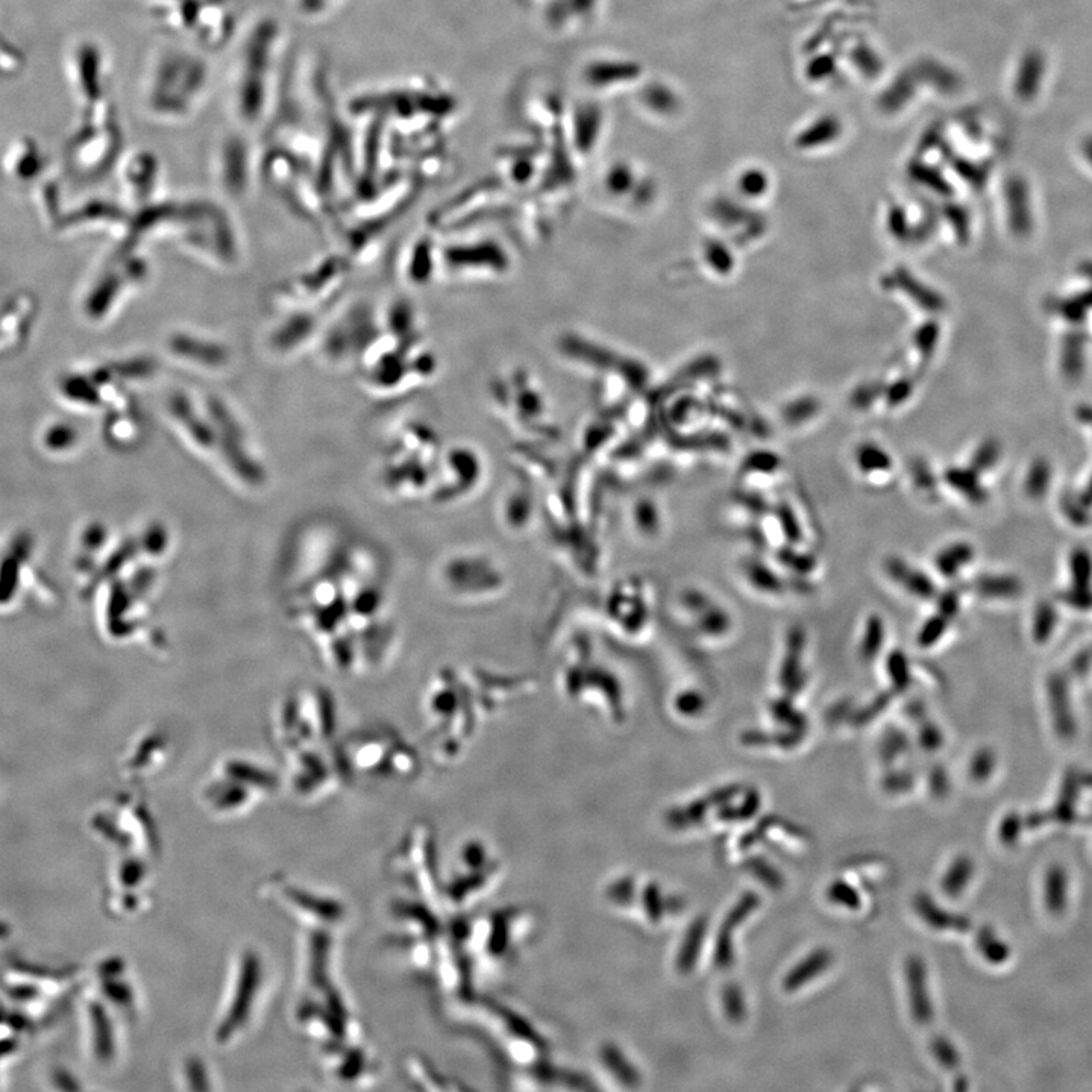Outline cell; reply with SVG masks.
I'll return each mask as SVG.
<instances>
[{"mask_svg":"<svg viewBox=\"0 0 1092 1092\" xmlns=\"http://www.w3.org/2000/svg\"><path fill=\"white\" fill-rule=\"evenodd\" d=\"M1071 575L1077 589H1089L1091 586L1092 560L1085 550L1074 551L1071 556Z\"/></svg>","mask_w":1092,"mask_h":1092,"instance_id":"19","label":"cell"},{"mask_svg":"<svg viewBox=\"0 0 1092 1092\" xmlns=\"http://www.w3.org/2000/svg\"><path fill=\"white\" fill-rule=\"evenodd\" d=\"M883 637H885V633H883V622L880 621V618L874 616V618H871L870 622H868L867 631H865V637H863L862 647H860V654H862L865 659H873V657H876V654L879 653L880 648H882Z\"/></svg>","mask_w":1092,"mask_h":1092,"instance_id":"20","label":"cell"},{"mask_svg":"<svg viewBox=\"0 0 1092 1092\" xmlns=\"http://www.w3.org/2000/svg\"><path fill=\"white\" fill-rule=\"evenodd\" d=\"M992 769H994V754H992V751L983 750L979 751V754H976V757H974L973 763H971L970 774L973 776L974 780L983 782V780L988 779Z\"/></svg>","mask_w":1092,"mask_h":1092,"instance_id":"28","label":"cell"},{"mask_svg":"<svg viewBox=\"0 0 1092 1092\" xmlns=\"http://www.w3.org/2000/svg\"><path fill=\"white\" fill-rule=\"evenodd\" d=\"M1050 707L1053 718L1061 735L1070 736L1074 732L1073 710H1071L1070 695L1061 678H1053L1050 683Z\"/></svg>","mask_w":1092,"mask_h":1092,"instance_id":"10","label":"cell"},{"mask_svg":"<svg viewBox=\"0 0 1092 1092\" xmlns=\"http://www.w3.org/2000/svg\"><path fill=\"white\" fill-rule=\"evenodd\" d=\"M827 898L832 903L838 904V906L847 907V909H859L860 897L857 894L856 889L853 886L848 885L844 880H836L827 889Z\"/></svg>","mask_w":1092,"mask_h":1092,"instance_id":"21","label":"cell"},{"mask_svg":"<svg viewBox=\"0 0 1092 1092\" xmlns=\"http://www.w3.org/2000/svg\"><path fill=\"white\" fill-rule=\"evenodd\" d=\"M942 733L939 732V728L936 725H926L920 733L921 747L926 750L933 751L938 750L942 745Z\"/></svg>","mask_w":1092,"mask_h":1092,"instance_id":"30","label":"cell"},{"mask_svg":"<svg viewBox=\"0 0 1092 1092\" xmlns=\"http://www.w3.org/2000/svg\"><path fill=\"white\" fill-rule=\"evenodd\" d=\"M907 994H909L910 1012L920 1026H929L935 1017L932 998L929 991V974L926 962L912 954L904 962Z\"/></svg>","mask_w":1092,"mask_h":1092,"instance_id":"2","label":"cell"},{"mask_svg":"<svg viewBox=\"0 0 1092 1092\" xmlns=\"http://www.w3.org/2000/svg\"><path fill=\"white\" fill-rule=\"evenodd\" d=\"M914 906L917 914L932 929L965 932L970 927V921L967 918L962 917V915L951 914L948 910L942 909L929 894H924V892L915 897Z\"/></svg>","mask_w":1092,"mask_h":1092,"instance_id":"6","label":"cell"},{"mask_svg":"<svg viewBox=\"0 0 1092 1092\" xmlns=\"http://www.w3.org/2000/svg\"><path fill=\"white\" fill-rule=\"evenodd\" d=\"M889 675L898 689H904L910 683L909 666L906 657L901 653L891 654L889 657Z\"/></svg>","mask_w":1092,"mask_h":1092,"instance_id":"26","label":"cell"},{"mask_svg":"<svg viewBox=\"0 0 1092 1092\" xmlns=\"http://www.w3.org/2000/svg\"><path fill=\"white\" fill-rule=\"evenodd\" d=\"M906 744V738L901 733H892L882 742V748H880L882 753L880 754H882L886 762H891V760L897 759L903 753Z\"/></svg>","mask_w":1092,"mask_h":1092,"instance_id":"29","label":"cell"},{"mask_svg":"<svg viewBox=\"0 0 1092 1092\" xmlns=\"http://www.w3.org/2000/svg\"><path fill=\"white\" fill-rule=\"evenodd\" d=\"M977 592L986 598H1012L1020 594V584L1006 575H988L976 583Z\"/></svg>","mask_w":1092,"mask_h":1092,"instance_id":"13","label":"cell"},{"mask_svg":"<svg viewBox=\"0 0 1092 1092\" xmlns=\"http://www.w3.org/2000/svg\"><path fill=\"white\" fill-rule=\"evenodd\" d=\"M707 930H709V923L706 917H698L689 926L675 956V967L678 973L689 974L694 970L701 953V945L706 941Z\"/></svg>","mask_w":1092,"mask_h":1092,"instance_id":"7","label":"cell"},{"mask_svg":"<svg viewBox=\"0 0 1092 1092\" xmlns=\"http://www.w3.org/2000/svg\"><path fill=\"white\" fill-rule=\"evenodd\" d=\"M722 1008L725 1017L732 1023L739 1024L747 1018V1001L744 989L738 983H727L721 992Z\"/></svg>","mask_w":1092,"mask_h":1092,"instance_id":"14","label":"cell"},{"mask_svg":"<svg viewBox=\"0 0 1092 1092\" xmlns=\"http://www.w3.org/2000/svg\"><path fill=\"white\" fill-rule=\"evenodd\" d=\"M974 874V863L970 857L959 856L953 860L945 876L942 877V892L948 897H959L967 888Z\"/></svg>","mask_w":1092,"mask_h":1092,"instance_id":"11","label":"cell"},{"mask_svg":"<svg viewBox=\"0 0 1092 1092\" xmlns=\"http://www.w3.org/2000/svg\"><path fill=\"white\" fill-rule=\"evenodd\" d=\"M1055 625L1056 612L1055 609H1053V606H1050V604H1042V606H1039L1038 612H1036L1035 615V625H1033L1036 639H1038V641L1049 639Z\"/></svg>","mask_w":1092,"mask_h":1092,"instance_id":"23","label":"cell"},{"mask_svg":"<svg viewBox=\"0 0 1092 1092\" xmlns=\"http://www.w3.org/2000/svg\"><path fill=\"white\" fill-rule=\"evenodd\" d=\"M930 1049H932L936 1061H938L942 1067L948 1068V1070H953V1068L958 1067L959 1062H961L958 1052H956L953 1044H951L945 1036H935V1038L932 1039V1044H930Z\"/></svg>","mask_w":1092,"mask_h":1092,"instance_id":"22","label":"cell"},{"mask_svg":"<svg viewBox=\"0 0 1092 1092\" xmlns=\"http://www.w3.org/2000/svg\"><path fill=\"white\" fill-rule=\"evenodd\" d=\"M929 782L930 789H932L933 794L938 795V797H942V795L947 794L948 777L947 774H945L944 769H933L932 774H930L929 777Z\"/></svg>","mask_w":1092,"mask_h":1092,"instance_id":"31","label":"cell"},{"mask_svg":"<svg viewBox=\"0 0 1092 1092\" xmlns=\"http://www.w3.org/2000/svg\"><path fill=\"white\" fill-rule=\"evenodd\" d=\"M959 609V597L954 592H948L944 597L939 600V610L942 615L947 616L948 619L953 618Z\"/></svg>","mask_w":1092,"mask_h":1092,"instance_id":"32","label":"cell"},{"mask_svg":"<svg viewBox=\"0 0 1092 1092\" xmlns=\"http://www.w3.org/2000/svg\"><path fill=\"white\" fill-rule=\"evenodd\" d=\"M769 710H771L772 718L776 719L779 724L791 728L792 732L803 733L806 730V718H804L803 713L798 712L792 706L791 701L783 700V698L774 701Z\"/></svg>","mask_w":1092,"mask_h":1092,"instance_id":"17","label":"cell"},{"mask_svg":"<svg viewBox=\"0 0 1092 1092\" xmlns=\"http://www.w3.org/2000/svg\"><path fill=\"white\" fill-rule=\"evenodd\" d=\"M739 794H741V788L738 785L727 786V788L712 792L707 798H701V800H697L685 807H678L668 815L669 826L677 830L694 827L695 824L701 823L706 818L707 810L710 807L728 804Z\"/></svg>","mask_w":1092,"mask_h":1092,"instance_id":"3","label":"cell"},{"mask_svg":"<svg viewBox=\"0 0 1092 1092\" xmlns=\"http://www.w3.org/2000/svg\"><path fill=\"white\" fill-rule=\"evenodd\" d=\"M977 945H979L980 951H982V954H985L988 961H1003V956H1005L1006 950L1005 948H1003V945H1001L1000 942L997 941V938H995V935L991 932V930H982V933H980L979 941H977Z\"/></svg>","mask_w":1092,"mask_h":1092,"instance_id":"25","label":"cell"},{"mask_svg":"<svg viewBox=\"0 0 1092 1092\" xmlns=\"http://www.w3.org/2000/svg\"><path fill=\"white\" fill-rule=\"evenodd\" d=\"M886 566H888V574L895 581H898L907 592H912L915 597L923 598V600H930V598L935 597L933 594H936V587L933 586L932 580L923 572L910 568L901 559L888 560Z\"/></svg>","mask_w":1092,"mask_h":1092,"instance_id":"9","label":"cell"},{"mask_svg":"<svg viewBox=\"0 0 1092 1092\" xmlns=\"http://www.w3.org/2000/svg\"><path fill=\"white\" fill-rule=\"evenodd\" d=\"M732 803V801H730ZM728 803L727 807H722L719 810L718 818L722 821H745V819L751 818L759 812L760 804H762V798L757 791H748L744 795V800L741 804L735 806V804Z\"/></svg>","mask_w":1092,"mask_h":1092,"instance_id":"15","label":"cell"},{"mask_svg":"<svg viewBox=\"0 0 1092 1092\" xmlns=\"http://www.w3.org/2000/svg\"><path fill=\"white\" fill-rule=\"evenodd\" d=\"M747 575L751 584H754L757 589L765 590V592H780L782 590L780 578L762 563L751 562L747 566Z\"/></svg>","mask_w":1092,"mask_h":1092,"instance_id":"18","label":"cell"},{"mask_svg":"<svg viewBox=\"0 0 1092 1092\" xmlns=\"http://www.w3.org/2000/svg\"><path fill=\"white\" fill-rule=\"evenodd\" d=\"M914 783L915 779L912 772L894 771L888 777H885L883 788L889 794H903V792L910 791Z\"/></svg>","mask_w":1092,"mask_h":1092,"instance_id":"27","label":"cell"},{"mask_svg":"<svg viewBox=\"0 0 1092 1092\" xmlns=\"http://www.w3.org/2000/svg\"><path fill=\"white\" fill-rule=\"evenodd\" d=\"M973 559V548L967 543L948 546L938 554L936 566L944 577H954Z\"/></svg>","mask_w":1092,"mask_h":1092,"instance_id":"12","label":"cell"},{"mask_svg":"<svg viewBox=\"0 0 1092 1092\" xmlns=\"http://www.w3.org/2000/svg\"><path fill=\"white\" fill-rule=\"evenodd\" d=\"M745 870L751 873V876L756 877L759 882L765 883L768 888L779 891L785 885V879H783L780 871L776 867H772L768 860L762 859V857H753V859L745 862Z\"/></svg>","mask_w":1092,"mask_h":1092,"instance_id":"16","label":"cell"},{"mask_svg":"<svg viewBox=\"0 0 1092 1092\" xmlns=\"http://www.w3.org/2000/svg\"><path fill=\"white\" fill-rule=\"evenodd\" d=\"M760 906V897L756 892H747L742 895L741 900L732 907V910L728 912L725 917L724 923H722L721 929L718 933V941H716L715 954H713V961L715 965L721 970H727L732 968L735 964V944H733V933L739 926L744 924V921L750 917L751 914L756 912L757 907Z\"/></svg>","mask_w":1092,"mask_h":1092,"instance_id":"1","label":"cell"},{"mask_svg":"<svg viewBox=\"0 0 1092 1092\" xmlns=\"http://www.w3.org/2000/svg\"><path fill=\"white\" fill-rule=\"evenodd\" d=\"M835 962V954L829 948H816L807 954L803 961L798 962L783 979V989L786 992H795L804 988L807 983L818 979L826 973Z\"/></svg>","mask_w":1092,"mask_h":1092,"instance_id":"4","label":"cell"},{"mask_svg":"<svg viewBox=\"0 0 1092 1092\" xmlns=\"http://www.w3.org/2000/svg\"><path fill=\"white\" fill-rule=\"evenodd\" d=\"M804 637L800 630H794L789 637L788 654L780 672V683L783 689L798 694L804 686V672L801 666L803 659ZM788 692V694H789Z\"/></svg>","mask_w":1092,"mask_h":1092,"instance_id":"8","label":"cell"},{"mask_svg":"<svg viewBox=\"0 0 1092 1092\" xmlns=\"http://www.w3.org/2000/svg\"><path fill=\"white\" fill-rule=\"evenodd\" d=\"M950 621L951 619H948L947 616L942 615V613L939 616L930 618V621L926 622V625H924L923 630H921L920 633L921 647H930V645L938 642L939 639H941L942 634L947 630L948 622Z\"/></svg>","mask_w":1092,"mask_h":1092,"instance_id":"24","label":"cell"},{"mask_svg":"<svg viewBox=\"0 0 1092 1092\" xmlns=\"http://www.w3.org/2000/svg\"><path fill=\"white\" fill-rule=\"evenodd\" d=\"M257 962V961H255ZM254 958H251V965H249L246 973H242L239 979V986L236 989V997L233 1001V1009H230L228 1015H226L225 1021H223L222 1027H220V1036L222 1038H228V1036L236 1033V1027L240 1023H245L246 1015L249 1012V1001L252 1000L251 995L254 992V983L258 982V965L255 964Z\"/></svg>","mask_w":1092,"mask_h":1092,"instance_id":"5","label":"cell"}]
</instances>
